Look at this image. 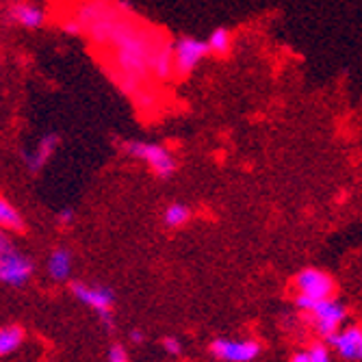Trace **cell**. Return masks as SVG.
I'll return each mask as SVG.
<instances>
[{"mask_svg": "<svg viewBox=\"0 0 362 362\" xmlns=\"http://www.w3.org/2000/svg\"><path fill=\"white\" fill-rule=\"evenodd\" d=\"M163 42L165 37H160L158 33L135 24L133 18H124L109 46L113 52L111 68L144 83L148 76H152L154 57Z\"/></svg>", "mask_w": 362, "mask_h": 362, "instance_id": "obj_1", "label": "cell"}, {"mask_svg": "<svg viewBox=\"0 0 362 362\" xmlns=\"http://www.w3.org/2000/svg\"><path fill=\"white\" fill-rule=\"evenodd\" d=\"M117 148L126 156L141 160L158 180H170L176 174L178 163L168 146L156 141H144V139H119Z\"/></svg>", "mask_w": 362, "mask_h": 362, "instance_id": "obj_2", "label": "cell"}, {"mask_svg": "<svg viewBox=\"0 0 362 362\" xmlns=\"http://www.w3.org/2000/svg\"><path fill=\"white\" fill-rule=\"evenodd\" d=\"M293 286H295V291H298L293 304L304 315L310 313L317 302L334 298V291H337L332 276L323 269H317V267H306V269L295 274Z\"/></svg>", "mask_w": 362, "mask_h": 362, "instance_id": "obj_3", "label": "cell"}, {"mask_svg": "<svg viewBox=\"0 0 362 362\" xmlns=\"http://www.w3.org/2000/svg\"><path fill=\"white\" fill-rule=\"evenodd\" d=\"M33 274H35V260L20 252L5 233L0 235V282L11 288H24Z\"/></svg>", "mask_w": 362, "mask_h": 362, "instance_id": "obj_4", "label": "cell"}, {"mask_svg": "<svg viewBox=\"0 0 362 362\" xmlns=\"http://www.w3.org/2000/svg\"><path fill=\"white\" fill-rule=\"evenodd\" d=\"M70 291L78 302H83L87 308H91L98 315V319H100L107 332L115 330V317H113L115 293H113V288H109L105 284H87V282L74 280L70 284Z\"/></svg>", "mask_w": 362, "mask_h": 362, "instance_id": "obj_5", "label": "cell"}, {"mask_svg": "<svg viewBox=\"0 0 362 362\" xmlns=\"http://www.w3.org/2000/svg\"><path fill=\"white\" fill-rule=\"evenodd\" d=\"M211 54L209 42L193 37V35H180L174 42V76L187 78L193 74V70Z\"/></svg>", "mask_w": 362, "mask_h": 362, "instance_id": "obj_6", "label": "cell"}, {"mask_svg": "<svg viewBox=\"0 0 362 362\" xmlns=\"http://www.w3.org/2000/svg\"><path fill=\"white\" fill-rule=\"evenodd\" d=\"M306 317H308L310 325L315 327V332L327 341L347 323V306L343 302L330 298V300L317 302L315 308L310 313H306Z\"/></svg>", "mask_w": 362, "mask_h": 362, "instance_id": "obj_7", "label": "cell"}, {"mask_svg": "<svg viewBox=\"0 0 362 362\" xmlns=\"http://www.w3.org/2000/svg\"><path fill=\"white\" fill-rule=\"evenodd\" d=\"M209 349L217 360L223 362H254L262 351L260 343L254 339H226V337L211 341Z\"/></svg>", "mask_w": 362, "mask_h": 362, "instance_id": "obj_8", "label": "cell"}, {"mask_svg": "<svg viewBox=\"0 0 362 362\" xmlns=\"http://www.w3.org/2000/svg\"><path fill=\"white\" fill-rule=\"evenodd\" d=\"M61 144V135L57 133V130H48V133H44L33 148H22L20 150V156H22V163L28 174L37 176L46 165L48 160L54 156L57 148Z\"/></svg>", "mask_w": 362, "mask_h": 362, "instance_id": "obj_9", "label": "cell"}, {"mask_svg": "<svg viewBox=\"0 0 362 362\" xmlns=\"http://www.w3.org/2000/svg\"><path fill=\"white\" fill-rule=\"evenodd\" d=\"M46 20H48L46 7L35 3V0H18V3H13L5 13L7 24H16L20 28H28V30L42 28L46 24Z\"/></svg>", "mask_w": 362, "mask_h": 362, "instance_id": "obj_10", "label": "cell"}, {"mask_svg": "<svg viewBox=\"0 0 362 362\" xmlns=\"http://www.w3.org/2000/svg\"><path fill=\"white\" fill-rule=\"evenodd\" d=\"M327 345L349 362H362V327L356 323L343 325L334 337L327 339Z\"/></svg>", "mask_w": 362, "mask_h": 362, "instance_id": "obj_11", "label": "cell"}, {"mask_svg": "<svg viewBox=\"0 0 362 362\" xmlns=\"http://www.w3.org/2000/svg\"><path fill=\"white\" fill-rule=\"evenodd\" d=\"M46 272L54 282H65L72 276V252L68 247H54L48 254Z\"/></svg>", "mask_w": 362, "mask_h": 362, "instance_id": "obj_12", "label": "cell"}, {"mask_svg": "<svg viewBox=\"0 0 362 362\" xmlns=\"http://www.w3.org/2000/svg\"><path fill=\"white\" fill-rule=\"evenodd\" d=\"M152 76L158 81H168L174 76V42L165 40L158 48L152 65Z\"/></svg>", "mask_w": 362, "mask_h": 362, "instance_id": "obj_13", "label": "cell"}, {"mask_svg": "<svg viewBox=\"0 0 362 362\" xmlns=\"http://www.w3.org/2000/svg\"><path fill=\"white\" fill-rule=\"evenodd\" d=\"M288 362H332V347L321 341L308 345L306 349H298L293 351Z\"/></svg>", "mask_w": 362, "mask_h": 362, "instance_id": "obj_14", "label": "cell"}, {"mask_svg": "<svg viewBox=\"0 0 362 362\" xmlns=\"http://www.w3.org/2000/svg\"><path fill=\"white\" fill-rule=\"evenodd\" d=\"M22 343H24V330L20 325L11 323L0 330V356L16 354L22 347Z\"/></svg>", "mask_w": 362, "mask_h": 362, "instance_id": "obj_15", "label": "cell"}, {"mask_svg": "<svg viewBox=\"0 0 362 362\" xmlns=\"http://www.w3.org/2000/svg\"><path fill=\"white\" fill-rule=\"evenodd\" d=\"M209 48H211V54H217V57H226L233 48V30L228 26H217L209 33Z\"/></svg>", "mask_w": 362, "mask_h": 362, "instance_id": "obj_16", "label": "cell"}, {"mask_svg": "<svg viewBox=\"0 0 362 362\" xmlns=\"http://www.w3.org/2000/svg\"><path fill=\"white\" fill-rule=\"evenodd\" d=\"M191 206L185 202H172L163 211V226L165 228H180L191 219Z\"/></svg>", "mask_w": 362, "mask_h": 362, "instance_id": "obj_17", "label": "cell"}, {"mask_svg": "<svg viewBox=\"0 0 362 362\" xmlns=\"http://www.w3.org/2000/svg\"><path fill=\"white\" fill-rule=\"evenodd\" d=\"M0 226H3L5 230H16V233L24 230V217H22V213L16 209V204H11L7 200V197H3V200H0Z\"/></svg>", "mask_w": 362, "mask_h": 362, "instance_id": "obj_18", "label": "cell"}, {"mask_svg": "<svg viewBox=\"0 0 362 362\" xmlns=\"http://www.w3.org/2000/svg\"><path fill=\"white\" fill-rule=\"evenodd\" d=\"M133 100H135L137 109H141V111H150V109L156 105V93H154L152 89H148V87H141V89L133 95Z\"/></svg>", "mask_w": 362, "mask_h": 362, "instance_id": "obj_19", "label": "cell"}, {"mask_svg": "<svg viewBox=\"0 0 362 362\" xmlns=\"http://www.w3.org/2000/svg\"><path fill=\"white\" fill-rule=\"evenodd\" d=\"M61 30L65 33V35H70V37H81V35H87L85 33V26L81 24V20L72 13L68 16L63 22H61Z\"/></svg>", "mask_w": 362, "mask_h": 362, "instance_id": "obj_20", "label": "cell"}, {"mask_svg": "<svg viewBox=\"0 0 362 362\" xmlns=\"http://www.w3.org/2000/svg\"><path fill=\"white\" fill-rule=\"evenodd\" d=\"M107 362H130V356L122 343H113L107 354Z\"/></svg>", "mask_w": 362, "mask_h": 362, "instance_id": "obj_21", "label": "cell"}, {"mask_svg": "<svg viewBox=\"0 0 362 362\" xmlns=\"http://www.w3.org/2000/svg\"><path fill=\"white\" fill-rule=\"evenodd\" d=\"M160 345H163V349H165V354H170V356H180L182 354V341L178 337H174V334L163 339Z\"/></svg>", "mask_w": 362, "mask_h": 362, "instance_id": "obj_22", "label": "cell"}, {"mask_svg": "<svg viewBox=\"0 0 362 362\" xmlns=\"http://www.w3.org/2000/svg\"><path fill=\"white\" fill-rule=\"evenodd\" d=\"M74 209H70V206H65V209H59L57 211V215H54V219H57V223L61 226V228H68V226H72V221H74Z\"/></svg>", "mask_w": 362, "mask_h": 362, "instance_id": "obj_23", "label": "cell"}, {"mask_svg": "<svg viewBox=\"0 0 362 362\" xmlns=\"http://www.w3.org/2000/svg\"><path fill=\"white\" fill-rule=\"evenodd\" d=\"M130 343H135V345H144V343H146V334L139 330V327H135V330H130Z\"/></svg>", "mask_w": 362, "mask_h": 362, "instance_id": "obj_24", "label": "cell"}]
</instances>
